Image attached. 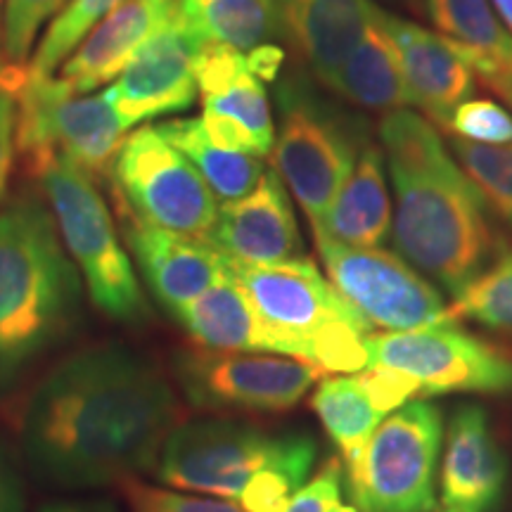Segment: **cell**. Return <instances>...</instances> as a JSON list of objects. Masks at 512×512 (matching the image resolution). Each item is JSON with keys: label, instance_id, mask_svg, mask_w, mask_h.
Listing matches in <instances>:
<instances>
[{"label": "cell", "instance_id": "cell-2", "mask_svg": "<svg viewBox=\"0 0 512 512\" xmlns=\"http://www.w3.org/2000/svg\"><path fill=\"white\" fill-rule=\"evenodd\" d=\"M380 140L396 192V249L456 299L508 252L494 211L427 119L389 112Z\"/></svg>", "mask_w": 512, "mask_h": 512}, {"label": "cell", "instance_id": "cell-25", "mask_svg": "<svg viewBox=\"0 0 512 512\" xmlns=\"http://www.w3.org/2000/svg\"><path fill=\"white\" fill-rule=\"evenodd\" d=\"M351 105L370 112H396L411 105L403 81L399 53L382 22V10H375L373 22L356 43L347 60L339 64L332 79L325 83Z\"/></svg>", "mask_w": 512, "mask_h": 512}, {"label": "cell", "instance_id": "cell-24", "mask_svg": "<svg viewBox=\"0 0 512 512\" xmlns=\"http://www.w3.org/2000/svg\"><path fill=\"white\" fill-rule=\"evenodd\" d=\"M389 223L392 204L384 181V155L368 145L313 238L323 235L347 247H377L387 238Z\"/></svg>", "mask_w": 512, "mask_h": 512}, {"label": "cell", "instance_id": "cell-38", "mask_svg": "<svg viewBox=\"0 0 512 512\" xmlns=\"http://www.w3.org/2000/svg\"><path fill=\"white\" fill-rule=\"evenodd\" d=\"M247 62H249V69L259 76V79H275V74L280 72V67H283V50L278 46H273V43H266V46L252 50V53L247 55Z\"/></svg>", "mask_w": 512, "mask_h": 512}, {"label": "cell", "instance_id": "cell-30", "mask_svg": "<svg viewBox=\"0 0 512 512\" xmlns=\"http://www.w3.org/2000/svg\"><path fill=\"white\" fill-rule=\"evenodd\" d=\"M451 318H470L512 335V252H505L453 299Z\"/></svg>", "mask_w": 512, "mask_h": 512}, {"label": "cell", "instance_id": "cell-1", "mask_svg": "<svg viewBox=\"0 0 512 512\" xmlns=\"http://www.w3.org/2000/svg\"><path fill=\"white\" fill-rule=\"evenodd\" d=\"M178 425L181 406L155 363L107 344L43 377L24 411L22 446L38 477L98 489L155 467Z\"/></svg>", "mask_w": 512, "mask_h": 512}, {"label": "cell", "instance_id": "cell-17", "mask_svg": "<svg viewBox=\"0 0 512 512\" xmlns=\"http://www.w3.org/2000/svg\"><path fill=\"white\" fill-rule=\"evenodd\" d=\"M508 458L477 403L453 413L441 467V501L456 512H494L505 494Z\"/></svg>", "mask_w": 512, "mask_h": 512}, {"label": "cell", "instance_id": "cell-12", "mask_svg": "<svg viewBox=\"0 0 512 512\" xmlns=\"http://www.w3.org/2000/svg\"><path fill=\"white\" fill-rule=\"evenodd\" d=\"M368 366L411 375L420 384L422 399L448 392H512V356L453 320L403 332H370Z\"/></svg>", "mask_w": 512, "mask_h": 512}, {"label": "cell", "instance_id": "cell-42", "mask_svg": "<svg viewBox=\"0 0 512 512\" xmlns=\"http://www.w3.org/2000/svg\"><path fill=\"white\" fill-rule=\"evenodd\" d=\"M491 3L496 5L498 15H501V19H503V27L508 29L512 36V0H491Z\"/></svg>", "mask_w": 512, "mask_h": 512}, {"label": "cell", "instance_id": "cell-19", "mask_svg": "<svg viewBox=\"0 0 512 512\" xmlns=\"http://www.w3.org/2000/svg\"><path fill=\"white\" fill-rule=\"evenodd\" d=\"M178 12V0H126L79 43L62 64V79L76 93H91L119 79L126 64Z\"/></svg>", "mask_w": 512, "mask_h": 512}, {"label": "cell", "instance_id": "cell-14", "mask_svg": "<svg viewBox=\"0 0 512 512\" xmlns=\"http://www.w3.org/2000/svg\"><path fill=\"white\" fill-rule=\"evenodd\" d=\"M204 43L178 10L138 50L107 91L126 131L145 119L188 110L200 93L195 62Z\"/></svg>", "mask_w": 512, "mask_h": 512}, {"label": "cell", "instance_id": "cell-26", "mask_svg": "<svg viewBox=\"0 0 512 512\" xmlns=\"http://www.w3.org/2000/svg\"><path fill=\"white\" fill-rule=\"evenodd\" d=\"M185 22L207 43L252 53L280 36L278 0H178Z\"/></svg>", "mask_w": 512, "mask_h": 512}, {"label": "cell", "instance_id": "cell-36", "mask_svg": "<svg viewBox=\"0 0 512 512\" xmlns=\"http://www.w3.org/2000/svg\"><path fill=\"white\" fill-rule=\"evenodd\" d=\"M24 81H27V67L8 64L5 69H0V197H3L5 185H8L12 157H15L17 98Z\"/></svg>", "mask_w": 512, "mask_h": 512}, {"label": "cell", "instance_id": "cell-5", "mask_svg": "<svg viewBox=\"0 0 512 512\" xmlns=\"http://www.w3.org/2000/svg\"><path fill=\"white\" fill-rule=\"evenodd\" d=\"M275 102L280 136L273 145V164L316 233L354 171L358 155L370 145L366 121L320 98L302 74L280 81Z\"/></svg>", "mask_w": 512, "mask_h": 512}, {"label": "cell", "instance_id": "cell-15", "mask_svg": "<svg viewBox=\"0 0 512 512\" xmlns=\"http://www.w3.org/2000/svg\"><path fill=\"white\" fill-rule=\"evenodd\" d=\"M119 207L124 216V235L136 254L140 273L152 297L171 316L226 275V254H221L209 240L150 226L121 200Z\"/></svg>", "mask_w": 512, "mask_h": 512}, {"label": "cell", "instance_id": "cell-33", "mask_svg": "<svg viewBox=\"0 0 512 512\" xmlns=\"http://www.w3.org/2000/svg\"><path fill=\"white\" fill-rule=\"evenodd\" d=\"M69 0H5L3 53L8 64L24 67L36 34L50 17L60 15Z\"/></svg>", "mask_w": 512, "mask_h": 512}, {"label": "cell", "instance_id": "cell-27", "mask_svg": "<svg viewBox=\"0 0 512 512\" xmlns=\"http://www.w3.org/2000/svg\"><path fill=\"white\" fill-rule=\"evenodd\" d=\"M164 138L190 159V164L200 171L216 200L233 202L240 200L259 185L266 174L261 157L247 152L223 150L214 145L204 131L202 119H176L159 126Z\"/></svg>", "mask_w": 512, "mask_h": 512}, {"label": "cell", "instance_id": "cell-41", "mask_svg": "<svg viewBox=\"0 0 512 512\" xmlns=\"http://www.w3.org/2000/svg\"><path fill=\"white\" fill-rule=\"evenodd\" d=\"M382 3L392 5V8H401L411 15H427L425 0H382Z\"/></svg>", "mask_w": 512, "mask_h": 512}, {"label": "cell", "instance_id": "cell-13", "mask_svg": "<svg viewBox=\"0 0 512 512\" xmlns=\"http://www.w3.org/2000/svg\"><path fill=\"white\" fill-rule=\"evenodd\" d=\"M316 245L332 287L370 330L403 332L453 320L444 297L403 256L382 247L339 245L323 235Z\"/></svg>", "mask_w": 512, "mask_h": 512}, {"label": "cell", "instance_id": "cell-20", "mask_svg": "<svg viewBox=\"0 0 512 512\" xmlns=\"http://www.w3.org/2000/svg\"><path fill=\"white\" fill-rule=\"evenodd\" d=\"M278 8L283 31L313 74L328 83L366 34L377 5L370 0H278Z\"/></svg>", "mask_w": 512, "mask_h": 512}, {"label": "cell", "instance_id": "cell-21", "mask_svg": "<svg viewBox=\"0 0 512 512\" xmlns=\"http://www.w3.org/2000/svg\"><path fill=\"white\" fill-rule=\"evenodd\" d=\"M441 38L512 107V36L491 0H425Z\"/></svg>", "mask_w": 512, "mask_h": 512}, {"label": "cell", "instance_id": "cell-45", "mask_svg": "<svg viewBox=\"0 0 512 512\" xmlns=\"http://www.w3.org/2000/svg\"><path fill=\"white\" fill-rule=\"evenodd\" d=\"M432 512H434V510H432ZM437 512H456V510H448V508H446V510H437Z\"/></svg>", "mask_w": 512, "mask_h": 512}, {"label": "cell", "instance_id": "cell-16", "mask_svg": "<svg viewBox=\"0 0 512 512\" xmlns=\"http://www.w3.org/2000/svg\"><path fill=\"white\" fill-rule=\"evenodd\" d=\"M207 240L228 259L249 266L302 256V238L278 171H266L249 195L223 202Z\"/></svg>", "mask_w": 512, "mask_h": 512}, {"label": "cell", "instance_id": "cell-18", "mask_svg": "<svg viewBox=\"0 0 512 512\" xmlns=\"http://www.w3.org/2000/svg\"><path fill=\"white\" fill-rule=\"evenodd\" d=\"M382 22L399 53L411 105H418L434 124L446 128L451 114L475 91L472 69L444 38L420 24L387 12H382Z\"/></svg>", "mask_w": 512, "mask_h": 512}, {"label": "cell", "instance_id": "cell-8", "mask_svg": "<svg viewBox=\"0 0 512 512\" xmlns=\"http://www.w3.org/2000/svg\"><path fill=\"white\" fill-rule=\"evenodd\" d=\"M309 448H316V441L304 434L271 437L242 422L192 420L178 425L164 441L157 477L176 489L238 501L256 472Z\"/></svg>", "mask_w": 512, "mask_h": 512}, {"label": "cell", "instance_id": "cell-34", "mask_svg": "<svg viewBox=\"0 0 512 512\" xmlns=\"http://www.w3.org/2000/svg\"><path fill=\"white\" fill-rule=\"evenodd\" d=\"M446 131L482 145H512V114L491 100H465Z\"/></svg>", "mask_w": 512, "mask_h": 512}, {"label": "cell", "instance_id": "cell-40", "mask_svg": "<svg viewBox=\"0 0 512 512\" xmlns=\"http://www.w3.org/2000/svg\"><path fill=\"white\" fill-rule=\"evenodd\" d=\"M0 512H22V496L3 460H0Z\"/></svg>", "mask_w": 512, "mask_h": 512}, {"label": "cell", "instance_id": "cell-6", "mask_svg": "<svg viewBox=\"0 0 512 512\" xmlns=\"http://www.w3.org/2000/svg\"><path fill=\"white\" fill-rule=\"evenodd\" d=\"M31 166L41 176L60 238L81 268L95 309L119 323L143 325L150 306L91 174L60 152L38 157Z\"/></svg>", "mask_w": 512, "mask_h": 512}, {"label": "cell", "instance_id": "cell-11", "mask_svg": "<svg viewBox=\"0 0 512 512\" xmlns=\"http://www.w3.org/2000/svg\"><path fill=\"white\" fill-rule=\"evenodd\" d=\"M112 174L121 202L140 221L207 240L219 216V200L159 126L138 128L124 140Z\"/></svg>", "mask_w": 512, "mask_h": 512}, {"label": "cell", "instance_id": "cell-43", "mask_svg": "<svg viewBox=\"0 0 512 512\" xmlns=\"http://www.w3.org/2000/svg\"><path fill=\"white\" fill-rule=\"evenodd\" d=\"M330 512H358V508H356L354 503H351V505H347V503H337L335 508H332Z\"/></svg>", "mask_w": 512, "mask_h": 512}, {"label": "cell", "instance_id": "cell-37", "mask_svg": "<svg viewBox=\"0 0 512 512\" xmlns=\"http://www.w3.org/2000/svg\"><path fill=\"white\" fill-rule=\"evenodd\" d=\"M342 482V460L330 458L328 463L320 467L318 475L292 496L285 512H330L337 503H342Z\"/></svg>", "mask_w": 512, "mask_h": 512}, {"label": "cell", "instance_id": "cell-9", "mask_svg": "<svg viewBox=\"0 0 512 512\" xmlns=\"http://www.w3.org/2000/svg\"><path fill=\"white\" fill-rule=\"evenodd\" d=\"M126 126L110 95L76 93L67 81L29 74L17 98V147L31 162L60 152L86 174L102 176L114 166Z\"/></svg>", "mask_w": 512, "mask_h": 512}, {"label": "cell", "instance_id": "cell-4", "mask_svg": "<svg viewBox=\"0 0 512 512\" xmlns=\"http://www.w3.org/2000/svg\"><path fill=\"white\" fill-rule=\"evenodd\" d=\"M228 271L278 337L285 356L316 363L323 373L368 368L366 320L339 297L309 256L268 266L228 259Z\"/></svg>", "mask_w": 512, "mask_h": 512}, {"label": "cell", "instance_id": "cell-29", "mask_svg": "<svg viewBox=\"0 0 512 512\" xmlns=\"http://www.w3.org/2000/svg\"><path fill=\"white\" fill-rule=\"evenodd\" d=\"M126 0H69L57 19L50 24L41 46L36 48L34 60L29 64V74L50 76L55 67L67 60L79 48V43L93 31L110 12Z\"/></svg>", "mask_w": 512, "mask_h": 512}, {"label": "cell", "instance_id": "cell-7", "mask_svg": "<svg viewBox=\"0 0 512 512\" xmlns=\"http://www.w3.org/2000/svg\"><path fill=\"white\" fill-rule=\"evenodd\" d=\"M439 408L413 401L389 413L356 460L344 463V479L358 512H432L437 508L441 453Z\"/></svg>", "mask_w": 512, "mask_h": 512}, {"label": "cell", "instance_id": "cell-44", "mask_svg": "<svg viewBox=\"0 0 512 512\" xmlns=\"http://www.w3.org/2000/svg\"><path fill=\"white\" fill-rule=\"evenodd\" d=\"M0 5H3V0H0ZM0 19H3V15H0ZM0 38H3V31H0Z\"/></svg>", "mask_w": 512, "mask_h": 512}, {"label": "cell", "instance_id": "cell-10", "mask_svg": "<svg viewBox=\"0 0 512 512\" xmlns=\"http://www.w3.org/2000/svg\"><path fill=\"white\" fill-rule=\"evenodd\" d=\"M171 368L185 401L207 413H285L323 375L304 358L216 349L178 351Z\"/></svg>", "mask_w": 512, "mask_h": 512}, {"label": "cell", "instance_id": "cell-39", "mask_svg": "<svg viewBox=\"0 0 512 512\" xmlns=\"http://www.w3.org/2000/svg\"><path fill=\"white\" fill-rule=\"evenodd\" d=\"M38 512H117L110 501H93V498H74V501L46 503Z\"/></svg>", "mask_w": 512, "mask_h": 512}, {"label": "cell", "instance_id": "cell-35", "mask_svg": "<svg viewBox=\"0 0 512 512\" xmlns=\"http://www.w3.org/2000/svg\"><path fill=\"white\" fill-rule=\"evenodd\" d=\"M121 486L126 491L131 512H245L226 498L176 494V491L157 489L136 479H128Z\"/></svg>", "mask_w": 512, "mask_h": 512}, {"label": "cell", "instance_id": "cell-28", "mask_svg": "<svg viewBox=\"0 0 512 512\" xmlns=\"http://www.w3.org/2000/svg\"><path fill=\"white\" fill-rule=\"evenodd\" d=\"M311 406L323 422L325 432L337 444L344 463L358 458L377 425L387 418L370 399L358 375H337L323 380L313 392Z\"/></svg>", "mask_w": 512, "mask_h": 512}, {"label": "cell", "instance_id": "cell-22", "mask_svg": "<svg viewBox=\"0 0 512 512\" xmlns=\"http://www.w3.org/2000/svg\"><path fill=\"white\" fill-rule=\"evenodd\" d=\"M195 76L204 112L245 126L266 157L275 145L273 114L261 79L249 69L247 55L219 43H204L195 62Z\"/></svg>", "mask_w": 512, "mask_h": 512}, {"label": "cell", "instance_id": "cell-23", "mask_svg": "<svg viewBox=\"0 0 512 512\" xmlns=\"http://www.w3.org/2000/svg\"><path fill=\"white\" fill-rule=\"evenodd\" d=\"M174 318L197 344L207 349L285 356L278 337L259 318L247 292L230 271L183 306Z\"/></svg>", "mask_w": 512, "mask_h": 512}, {"label": "cell", "instance_id": "cell-32", "mask_svg": "<svg viewBox=\"0 0 512 512\" xmlns=\"http://www.w3.org/2000/svg\"><path fill=\"white\" fill-rule=\"evenodd\" d=\"M313 460H316V448H309L285 463L264 467L245 484L238 505L245 512H285L287 503L309 477Z\"/></svg>", "mask_w": 512, "mask_h": 512}, {"label": "cell", "instance_id": "cell-3", "mask_svg": "<svg viewBox=\"0 0 512 512\" xmlns=\"http://www.w3.org/2000/svg\"><path fill=\"white\" fill-rule=\"evenodd\" d=\"M81 283L53 216L34 195L0 211V392L72 335Z\"/></svg>", "mask_w": 512, "mask_h": 512}, {"label": "cell", "instance_id": "cell-31", "mask_svg": "<svg viewBox=\"0 0 512 512\" xmlns=\"http://www.w3.org/2000/svg\"><path fill=\"white\" fill-rule=\"evenodd\" d=\"M451 150L491 211L512 230V145H482L453 136Z\"/></svg>", "mask_w": 512, "mask_h": 512}]
</instances>
